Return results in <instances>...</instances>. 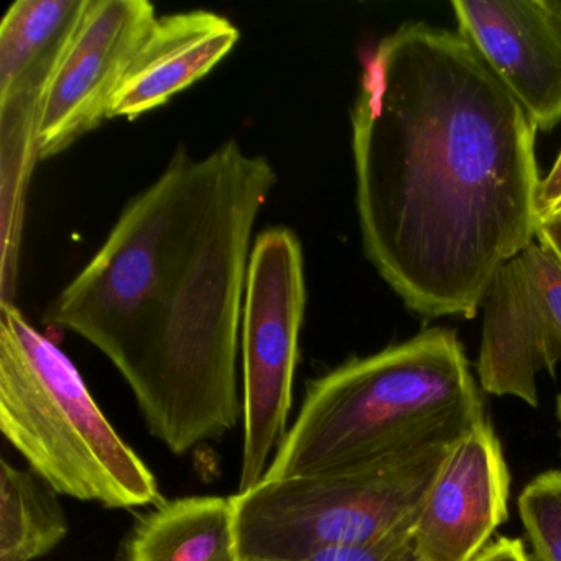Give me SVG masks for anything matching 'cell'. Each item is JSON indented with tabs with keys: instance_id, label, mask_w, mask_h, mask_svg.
I'll return each mask as SVG.
<instances>
[{
	"instance_id": "obj_10",
	"label": "cell",
	"mask_w": 561,
	"mask_h": 561,
	"mask_svg": "<svg viewBox=\"0 0 561 561\" xmlns=\"http://www.w3.org/2000/svg\"><path fill=\"white\" fill-rule=\"evenodd\" d=\"M511 474L491 423L466 433L439 466L412 530L422 561H472L508 517Z\"/></svg>"
},
{
	"instance_id": "obj_14",
	"label": "cell",
	"mask_w": 561,
	"mask_h": 561,
	"mask_svg": "<svg viewBox=\"0 0 561 561\" xmlns=\"http://www.w3.org/2000/svg\"><path fill=\"white\" fill-rule=\"evenodd\" d=\"M68 535L54 489L34 471L0 462V561H34Z\"/></svg>"
},
{
	"instance_id": "obj_8",
	"label": "cell",
	"mask_w": 561,
	"mask_h": 561,
	"mask_svg": "<svg viewBox=\"0 0 561 561\" xmlns=\"http://www.w3.org/2000/svg\"><path fill=\"white\" fill-rule=\"evenodd\" d=\"M156 21L147 0H88L42 103L38 160L65 152L110 119L114 98Z\"/></svg>"
},
{
	"instance_id": "obj_5",
	"label": "cell",
	"mask_w": 561,
	"mask_h": 561,
	"mask_svg": "<svg viewBox=\"0 0 561 561\" xmlns=\"http://www.w3.org/2000/svg\"><path fill=\"white\" fill-rule=\"evenodd\" d=\"M451 446H425L305 478L262 479L231 497L239 561L297 560L412 535Z\"/></svg>"
},
{
	"instance_id": "obj_17",
	"label": "cell",
	"mask_w": 561,
	"mask_h": 561,
	"mask_svg": "<svg viewBox=\"0 0 561 561\" xmlns=\"http://www.w3.org/2000/svg\"><path fill=\"white\" fill-rule=\"evenodd\" d=\"M561 203V152L554 162L553 169L550 170L547 176L540 182L538 186L537 196V211L538 222L551 209L557 208Z\"/></svg>"
},
{
	"instance_id": "obj_20",
	"label": "cell",
	"mask_w": 561,
	"mask_h": 561,
	"mask_svg": "<svg viewBox=\"0 0 561 561\" xmlns=\"http://www.w3.org/2000/svg\"><path fill=\"white\" fill-rule=\"evenodd\" d=\"M540 4L557 31L558 37L561 38V0H540Z\"/></svg>"
},
{
	"instance_id": "obj_7",
	"label": "cell",
	"mask_w": 561,
	"mask_h": 561,
	"mask_svg": "<svg viewBox=\"0 0 561 561\" xmlns=\"http://www.w3.org/2000/svg\"><path fill=\"white\" fill-rule=\"evenodd\" d=\"M482 307V390L537 407L538 374L561 363V265L531 242L497 268Z\"/></svg>"
},
{
	"instance_id": "obj_19",
	"label": "cell",
	"mask_w": 561,
	"mask_h": 561,
	"mask_svg": "<svg viewBox=\"0 0 561 561\" xmlns=\"http://www.w3.org/2000/svg\"><path fill=\"white\" fill-rule=\"evenodd\" d=\"M535 241L561 265V218L538 222Z\"/></svg>"
},
{
	"instance_id": "obj_1",
	"label": "cell",
	"mask_w": 561,
	"mask_h": 561,
	"mask_svg": "<svg viewBox=\"0 0 561 561\" xmlns=\"http://www.w3.org/2000/svg\"><path fill=\"white\" fill-rule=\"evenodd\" d=\"M351 127L370 264L425 320L476 317L537 236V127L458 32L425 22L367 58Z\"/></svg>"
},
{
	"instance_id": "obj_9",
	"label": "cell",
	"mask_w": 561,
	"mask_h": 561,
	"mask_svg": "<svg viewBox=\"0 0 561 561\" xmlns=\"http://www.w3.org/2000/svg\"><path fill=\"white\" fill-rule=\"evenodd\" d=\"M88 0H18L0 24L2 205L22 211L38 162L42 103Z\"/></svg>"
},
{
	"instance_id": "obj_13",
	"label": "cell",
	"mask_w": 561,
	"mask_h": 561,
	"mask_svg": "<svg viewBox=\"0 0 561 561\" xmlns=\"http://www.w3.org/2000/svg\"><path fill=\"white\" fill-rule=\"evenodd\" d=\"M231 497L193 495L162 502L140 518L126 561H222L236 554Z\"/></svg>"
},
{
	"instance_id": "obj_18",
	"label": "cell",
	"mask_w": 561,
	"mask_h": 561,
	"mask_svg": "<svg viewBox=\"0 0 561 561\" xmlns=\"http://www.w3.org/2000/svg\"><path fill=\"white\" fill-rule=\"evenodd\" d=\"M472 561H531V558L520 540L501 537L488 545Z\"/></svg>"
},
{
	"instance_id": "obj_2",
	"label": "cell",
	"mask_w": 561,
	"mask_h": 561,
	"mask_svg": "<svg viewBox=\"0 0 561 561\" xmlns=\"http://www.w3.org/2000/svg\"><path fill=\"white\" fill-rule=\"evenodd\" d=\"M277 182L271 160L236 140L203 159L180 147L45 311V324L114 364L173 455L244 416L238 351L252 231Z\"/></svg>"
},
{
	"instance_id": "obj_21",
	"label": "cell",
	"mask_w": 561,
	"mask_h": 561,
	"mask_svg": "<svg viewBox=\"0 0 561 561\" xmlns=\"http://www.w3.org/2000/svg\"><path fill=\"white\" fill-rule=\"evenodd\" d=\"M396 561H422L419 557H416L415 553H413L412 550V543L409 545V547L405 548V550L402 551V553L399 554V557L396 558Z\"/></svg>"
},
{
	"instance_id": "obj_23",
	"label": "cell",
	"mask_w": 561,
	"mask_h": 561,
	"mask_svg": "<svg viewBox=\"0 0 561 561\" xmlns=\"http://www.w3.org/2000/svg\"><path fill=\"white\" fill-rule=\"evenodd\" d=\"M557 415H558V422H560V433H561V396H558Z\"/></svg>"
},
{
	"instance_id": "obj_12",
	"label": "cell",
	"mask_w": 561,
	"mask_h": 561,
	"mask_svg": "<svg viewBox=\"0 0 561 561\" xmlns=\"http://www.w3.org/2000/svg\"><path fill=\"white\" fill-rule=\"evenodd\" d=\"M239 37L228 18L211 11L157 18L114 98L110 119L136 121L162 107L221 64Z\"/></svg>"
},
{
	"instance_id": "obj_4",
	"label": "cell",
	"mask_w": 561,
	"mask_h": 561,
	"mask_svg": "<svg viewBox=\"0 0 561 561\" xmlns=\"http://www.w3.org/2000/svg\"><path fill=\"white\" fill-rule=\"evenodd\" d=\"M0 430L58 494L107 508L162 504L77 366L11 300L0 305Z\"/></svg>"
},
{
	"instance_id": "obj_3",
	"label": "cell",
	"mask_w": 561,
	"mask_h": 561,
	"mask_svg": "<svg viewBox=\"0 0 561 561\" xmlns=\"http://www.w3.org/2000/svg\"><path fill=\"white\" fill-rule=\"evenodd\" d=\"M482 422L484 403L458 334L433 328L311 380L264 479L323 474L455 445Z\"/></svg>"
},
{
	"instance_id": "obj_22",
	"label": "cell",
	"mask_w": 561,
	"mask_h": 561,
	"mask_svg": "<svg viewBox=\"0 0 561 561\" xmlns=\"http://www.w3.org/2000/svg\"><path fill=\"white\" fill-rule=\"evenodd\" d=\"M561 216V203L557 206V208L551 209L550 213H547V215L543 216V218L540 219V222L548 221V219H554L560 218Z\"/></svg>"
},
{
	"instance_id": "obj_15",
	"label": "cell",
	"mask_w": 561,
	"mask_h": 561,
	"mask_svg": "<svg viewBox=\"0 0 561 561\" xmlns=\"http://www.w3.org/2000/svg\"><path fill=\"white\" fill-rule=\"evenodd\" d=\"M518 514L535 561H561V471L531 479L518 497Z\"/></svg>"
},
{
	"instance_id": "obj_16",
	"label": "cell",
	"mask_w": 561,
	"mask_h": 561,
	"mask_svg": "<svg viewBox=\"0 0 561 561\" xmlns=\"http://www.w3.org/2000/svg\"><path fill=\"white\" fill-rule=\"evenodd\" d=\"M412 543V535H400L383 543L367 547L327 548L297 560L267 561H396V558Z\"/></svg>"
},
{
	"instance_id": "obj_11",
	"label": "cell",
	"mask_w": 561,
	"mask_h": 561,
	"mask_svg": "<svg viewBox=\"0 0 561 561\" xmlns=\"http://www.w3.org/2000/svg\"><path fill=\"white\" fill-rule=\"evenodd\" d=\"M458 34L538 130L561 121V38L540 0H455Z\"/></svg>"
},
{
	"instance_id": "obj_25",
	"label": "cell",
	"mask_w": 561,
	"mask_h": 561,
	"mask_svg": "<svg viewBox=\"0 0 561 561\" xmlns=\"http://www.w3.org/2000/svg\"><path fill=\"white\" fill-rule=\"evenodd\" d=\"M560 218H561V216H560ZM554 219H558V218H554ZM548 221H550V219H548Z\"/></svg>"
},
{
	"instance_id": "obj_6",
	"label": "cell",
	"mask_w": 561,
	"mask_h": 561,
	"mask_svg": "<svg viewBox=\"0 0 561 561\" xmlns=\"http://www.w3.org/2000/svg\"><path fill=\"white\" fill-rule=\"evenodd\" d=\"M307 308L304 249L288 228L261 232L252 248L242 310L244 449L238 492L255 488L288 432Z\"/></svg>"
},
{
	"instance_id": "obj_24",
	"label": "cell",
	"mask_w": 561,
	"mask_h": 561,
	"mask_svg": "<svg viewBox=\"0 0 561 561\" xmlns=\"http://www.w3.org/2000/svg\"><path fill=\"white\" fill-rule=\"evenodd\" d=\"M222 561H239L238 554H232V557L226 558Z\"/></svg>"
}]
</instances>
